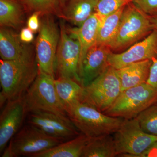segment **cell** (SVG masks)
Masks as SVG:
<instances>
[{
  "label": "cell",
  "instance_id": "cell-18",
  "mask_svg": "<svg viewBox=\"0 0 157 157\" xmlns=\"http://www.w3.org/2000/svg\"><path fill=\"white\" fill-rule=\"evenodd\" d=\"M96 0H69L62 10L63 18L79 27L96 12Z\"/></svg>",
  "mask_w": 157,
  "mask_h": 157
},
{
  "label": "cell",
  "instance_id": "cell-9",
  "mask_svg": "<svg viewBox=\"0 0 157 157\" xmlns=\"http://www.w3.org/2000/svg\"><path fill=\"white\" fill-rule=\"evenodd\" d=\"M40 24L36 45V59L39 71L55 78L60 33L51 14H45Z\"/></svg>",
  "mask_w": 157,
  "mask_h": 157
},
{
  "label": "cell",
  "instance_id": "cell-6",
  "mask_svg": "<svg viewBox=\"0 0 157 157\" xmlns=\"http://www.w3.org/2000/svg\"><path fill=\"white\" fill-rule=\"evenodd\" d=\"M64 141L27 124L12 137L1 155L2 157H32Z\"/></svg>",
  "mask_w": 157,
  "mask_h": 157
},
{
  "label": "cell",
  "instance_id": "cell-5",
  "mask_svg": "<svg viewBox=\"0 0 157 157\" xmlns=\"http://www.w3.org/2000/svg\"><path fill=\"white\" fill-rule=\"evenodd\" d=\"M157 102V89L145 82L121 92L105 114L132 119Z\"/></svg>",
  "mask_w": 157,
  "mask_h": 157
},
{
  "label": "cell",
  "instance_id": "cell-31",
  "mask_svg": "<svg viewBox=\"0 0 157 157\" xmlns=\"http://www.w3.org/2000/svg\"><path fill=\"white\" fill-rule=\"evenodd\" d=\"M151 20L154 29L156 30L157 31V14L154 16H151Z\"/></svg>",
  "mask_w": 157,
  "mask_h": 157
},
{
  "label": "cell",
  "instance_id": "cell-21",
  "mask_svg": "<svg viewBox=\"0 0 157 157\" xmlns=\"http://www.w3.org/2000/svg\"><path fill=\"white\" fill-rule=\"evenodd\" d=\"M117 155L113 137L108 135L90 138L82 157H114Z\"/></svg>",
  "mask_w": 157,
  "mask_h": 157
},
{
  "label": "cell",
  "instance_id": "cell-11",
  "mask_svg": "<svg viewBox=\"0 0 157 157\" xmlns=\"http://www.w3.org/2000/svg\"><path fill=\"white\" fill-rule=\"evenodd\" d=\"M27 124L52 137L67 140L80 134L67 116L53 113H29Z\"/></svg>",
  "mask_w": 157,
  "mask_h": 157
},
{
  "label": "cell",
  "instance_id": "cell-19",
  "mask_svg": "<svg viewBox=\"0 0 157 157\" xmlns=\"http://www.w3.org/2000/svg\"><path fill=\"white\" fill-rule=\"evenodd\" d=\"M90 137L82 134L32 157H82Z\"/></svg>",
  "mask_w": 157,
  "mask_h": 157
},
{
  "label": "cell",
  "instance_id": "cell-27",
  "mask_svg": "<svg viewBox=\"0 0 157 157\" xmlns=\"http://www.w3.org/2000/svg\"><path fill=\"white\" fill-rule=\"evenodd\" d=\"M132 3L150 16L157 14V0H133Z\"/></svg>",
  "mask_w": 157,
  "mask_h": 157
},
{
  "label": "cell",
  "instance_id": "cell-3",
  "mask_svg": "<svg viewBox=\"0 0 157 157\" xmlns=\"http://www.w3.org/2000/svg\"><path fill=\"white\" fill-rule=\"evenodd\" d=\"M151 16L131 2L126 6L115 36L108 46L118 51L128 48L153 30Z\"/></svg>",
  "mask_w": 157,
  "mask_h": 157
},
{
  "label": "cell",
  "instance_id": "cell-20",
  "mask_svg": "<svg viewBox=\"0 0 157 157\" xmlns=\"http://www.w3.org/2000/svg\"><path fill=\"white\" fill-rule=\"evenodd\" d=\"M54 82L57 94L66 112L77 102H82L83 87L77 82L71 78L59 77L55 79Z\"/></svg>",
  "mask_w": 157,
  "mask_h": 157
},
{
  "label": "cell",
  "instance_id": "cell-12",
  "mask_svg": "<svg viewBox=\"0 0 157 157\" xmlns=\"http://www.w3.org/2000/svg\"><path fill=\"white\" fill-rule=\"evenodd\" d=\"M0 115V153L22 127L28 113L23 97L8 101Z\"/></svg>",
  "mask_w": 157,
  "mask_h": 157
},
{
  "label": "cell",
  "instance_id": "cell-25",
  "mask_svg": "<svg viewBox=\"0 0 157 157\" xmlns=\"http://www.w3.org/2000/svg\"><path fill=\"white\" fill-rule=\"evenodd\" d=\"M136 118L144 132L157 136V105H152Z\"/></svg>",
  "mask_w": 157,
  "mask_h": 157
},
{
  "label": "cell",
  "instance_id": "cell-26",
  "mask_svg": "<svg viewBox=\"0 0 157 157\" xmlns=\"http://www.w3.org/2000/svg\"><path fill=\"white\" fill-rule=\"evenodd\" d=\"M133 0H98L96 12L105 18L122 7L132 2Z\"/></svg>",
  "mask_w": 157,
  "mask_h": 157
},
{
  "label": "cell",
  "instance_id": "cell-1",
  "mask_svg": "<svg viewBox=\"0 0 157 157\" xmlns=\"http://www.w3.org/2000/svg\"><path fill=\"white\" fill-rule=\"evenodd\" d=\"M39 69L34 56L0 63L1 107L8 101L21 98L36 79Z\"/></svg>",
  "mask_w": 157,
  "mask_h": 157
},
{
  "label": "cell",
  "instance_id": "cell-13",
  "mask_svg": "<svg viewBox=\"0 0 157 157\" xmlns=\"http://www.w3.org/2000/svg\"><path fill=\"white\" fill-rule=\"evenodd\" d=\"M157 57V31L154 29L144 40L133 44L124 52H111L108 63L109 66L118 70L132 63L147 59L153 61Z\"/></svg>",
  "mask_w": 157,
  "mask_h": 157
},
{
  "label": "cell",
  "instance_id": "cell-32",
  "mask_svg": "<svg viewBox=\"0 0 157 157\" xmlns=\"http://www.w3.org/2000/svg\"><path fill=\"white\" fill-rule=\"evenodd\" d=\"M59 1L60 2L61 4H63L65 2H67V1H69V0H59Z\"/></svg>",
  "mask_w": 157,
  "mask_h": 157
},
{
  "label": "cell",
  "instance_id": "cell-8",
  "mask_svg": "<svg viewBox=\"0 0 157 157\" xmlns=\"http://www.w3.org/2000/svg\"><path fill=\"white\" fill-rule=\"evenodd\" d=\"M113 137L118 155L124 157H141L157 142V136L144 132L136 117L124 119Z\"/></svg>",
  "mask_w": 157,
  "mask_h": 157
},
{
  "label": "cell",
  "instance_id": "cell-24",
  "mask_svg": "<svg viewBox=\"0 0 157 157\" xmlns=\"http://www.w3.org/2000/svg\"><path fill=\"white\" fill-rule=\"evenodd\" d=\"M29 9L39 12L42 15L55 14L61 17V3L59 0H23Z\"/></svg>",
  "mask_w": 157,
  "mask_h": 157
},
{
  "label": "cell",
  "instance_id": "cell-2",
  "mask_svg": "<svg viewBox=\"0 0 157 157\" xmlns=\"http://www.w3.org/2000/svg\"><path fill=\"white\" fill-rule=\"evenodd\" d=\"M67 113L78 131L90 138L115 133L124 119L109 116L81 101L71 106Z\"/></svg>",
  "mask_w": 157,
  "mask_h": 157
},
{
  "label": "cell",
  "instance_id": "cell-7",
  "mask_svg": "<svg viewBox=\"0 0 157 157\" xmlns=\"http://www.w3.org/2000/svg\"><path fill=\"white\" fill-rule=\"evenodd\" d=\"M83 87L82 102L103 113L112 106L122 92L116 70L110 66L90 84Z\"/></svg>",
  "mask_w": 157,
  "mask_h": 157
},
{
  "label": "cell",
  "instance_id": "cell-17",
  "mask_svg": "<svg viewBox=\"0 0 157 157\" xmlns=\"http://www.w3.org/2000/svg\"><path fill=\"white\" fill-rule=\"evenodd\" d=\"M13 32L5 28L0 31V55L2 60H14L33 57L32 51L23 45Z\"/></svg>",
  "mask_w": 157,
  "mask_h": 157
},
{
  "label": "cell",
  "instance_id": "cell-16",
  "mask_svg": "<svg viewBox=\"0 0 157 157\" xmlns=\"http://www.w3.org/2000/svg\"><path fill=\"white\" fill-rule=\"evenodd\" d=\"M153 61L151 60H145L132 63L116 70L120 80L122 91L146 82Z\"/></svg>",
  "mask_w": 157,
  "mask_h": 157
},
{
  "label": "cell",
  "instance_id": "cell-29",
  "mask_svg": "<svg viewBox=\"0 0 157 157\" xmlns=\"http://www.w3.org/2000/svg\"><path fill=\"white\" fill-rule=\"evenodd\" d=\"M41 14L40 12H34L28 20V27L34 33L39 30L40 29L41 24L39 22V16Z\"/></svg>",
  "mask_w": 157,
  "mask_h": 157
},
{
  "label": "cell",
  "instance_id": "cell-10",
  "mask_svg": "<svg viewBox=\"0 0 157 157\" xmlns=\"http://www.w3.org/2000/svg\"><path fill=\"white\" fill-rule=\"evenodd\" d=\"M60 35L56 59L55 69L59 77L71 78L80 84L79 76L80 45L78 39L61 23Z\"/></svg>",
  "mask_w": 157,
  "mask_h": 157
},
{
  "label": "cell",
  "instance_id": "cell-4",
  "mask_svg": "<svg viewBox=\"0 0 157 157\" xmlns=\"http://www.w3.org/2000/svg\"><path fill=\"white\" fill-rule=\"evenodd\" d=\"M55 79L39 71L33 83L23 96L28 113L47 112L67 116L57 94Z\"/></svg>",
  "mask_w": 157,
  "mask_h": 157
},
{
  "label": "cell",
  "instance_id": "cell-23",
  "mask_svg": "<svg viewBox=\"0 0 157 157\" xmlns=\"http://www.w3.org/2000/svg\"><path fill=\"white\" fill-rule=\"evenodd\" d=\"M125 7L108 15L102 21L98 31L97 43L109 45L116 35Z\"/></svg>",
  "mask_w": 157,
  "mask_h": 157
},
{
  "label": "cell",
  "instance_id": "cell-30",
  "mask_svg": "<svg viewBox=\"0 0 157 157\" xmlns=\"http://www.w3.org/2000/svg\"><path fill=\"white\" fill-rule=\"evenodd\" d=\"M33 32L28 28H25L21 31L19 38L21 42L30 43L34 39Z\"/></svg>",
  "mask_w": 157,
  "mask_h": 157
},
{
  "label": "cell",
  "instance_id": "cell-22",
  "mask_svg": "<svg viewBox=\"0 0 157 157\" xmlns=\"http://www.w3.org/2000/svg\"><path fill=\"white\" fill-rule=\"evenodd\" d=\"M23 16L22 7L16 0H0L1 26L16 28L21 23Z\"/></svg>",
  "mask_w": 157,
  "mask_h": 157
},
{
  "label": "cell",
  "instance_id": "cell-14",
  "mask_svg": "<svg viewBox=\"0 0 157 157\" xmlns=\"http://www.w3.org/2000/svg\"><path fill=\"white\" fill-rule=\"evenodd\" d=\"M111 52L108 45L98 43L88 50L79 71L80 84L83 87L90 84L109 66L108 59Z\"/></svg>",
  "mask_w": 157,
  "mask_h": 157
},
{
  "label": "cell",
  "instance_id": "cell-15",
  "mask_svg": "<svg viewBox=\"0 0 157 157\" xmlns=\"http://www.w3.org/2000/svg\"><path fill=\"white\" fill-rule=\"evenodd\" d=\"M104 19L96 12L81 26L69 29V32L74 35L80 43L79 71L87 52L97 43L98 31L101 22Z\"/></svg>",
  "mask_w": 157,
  "mask_h": 157
},
{
  "label": "cell",
  "instance_id": "cell-28",
  "mask_svg": "<svg viewBox=\"0 0 157 157\" xmlns=\"http://www.w3.org/2000/svg\"><path fill=\"white\" fill-rule=\"evenodd\" d=\"M146 82L157 89V57L154 60L152 63L149 75Z\"/></svg>",
  "mask_w": 157,
  "mask_h": 157
},
{
  "label": "cell",
  "instance_id": "cell-33",
  "mask_svg": "<svg viewBox=\"0 0 157 157\" xmlns=\"http://www.w3.org/2000/svg\"><path fill=\"white\" fill-rule=\"evenodd\" d=\"M96 1H98V0H96Z\"/></svg>",
  "mask_w": 157,
  "mask_h": 157
}]
</instances>
